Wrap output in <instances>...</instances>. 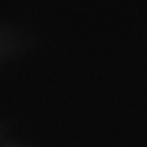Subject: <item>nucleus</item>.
Here are the masks:
<instances>
[]
</instances>
